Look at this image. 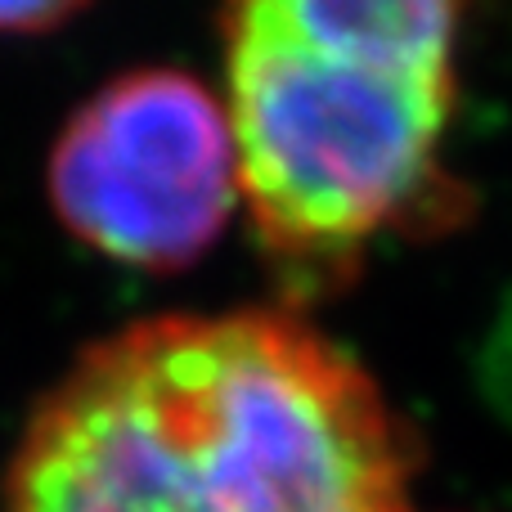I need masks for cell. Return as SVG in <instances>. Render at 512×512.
Masks as SVG:
<instances>
[{
  "mask_svg": "<svg viewBox=\"0 0 512 512\" xmlns=\"http://www.w3.org/2000/svg\"><path fill=\"white\" fill-rule=\"evenodd\" d=\"M409 477V427L306 319L153 315L45 391L5 512H409Z\"/></svg>",
  "mask_w": 512,
  "mask_h": 512,
  "instance_id": "cell-1",
  "label": "cell"
},
{
  "mask_svg": "<svg viewBox=\"0 0 512 512\" xmlns=\"http://www.w3.org/2000/svg\"><path fill=\"white\" fill-rule=\"evenodd\" d=\"M225 27L239 203L297 283H342L369 243L441 216L459 9L256 0Z\"/></svg>",
  "mask_w": 512,
  "mask_h": 512,
  "instance_id": "cell-2",
  "label": "cell"
},
{
  "mask_svg": "<svg viewBox=\"0 0 512 512\" xmlns=\"http://www.w3.org/2000/svg\"><path fill=\"white\" fill-rule=\"evenodd\" d=\"M50 207L77 243L140 270H180L239 207L225 104L180 68L99 86L50 149Z\"/></svg>",
  "mask_w": 512,
  "mask_h": 512,
  "instance_id": "cell-3",
  "label": "cell"
},
{
  "mask_svg": "<svg viewBox=\"0 0 512 512\" xmlns=\"http://www.w3.org/2000/svg\"><path fill=\"white\" fill-rule=\"evenodd\" d=\"M77 14V5H63V0H18V5H0V36H41L50 27H63Z\"/></svg>",
  "mask_w": 512,
  "mask_h": 512,
  "instance_id": "cell-4",
  "label": "cell"
}]
</instances>
